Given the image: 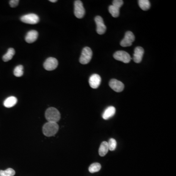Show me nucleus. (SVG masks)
Segmentation results:
<instances>
[{"label": "nucleus", "instance_id": "nucleus-1", "mask_svg": "<svg viewBox=\"0 0 176 176\" xmlns=\"http://www.w3.org/2000/svg\"><path fill=\"white\" fill-rule=\"evenodd\" d=\"M59 126L57 123L48 122L43 127V133L46 136H54L58 132Z\"/></svg>", "mask_w": 176, "mask_h": 176}, {"label": "nucleus", "instance_id": "nucleus-12", "mask_svg": "<svg viewBox=\"0 0 176 176\" xmlns=\"http://www.w3.org/2000/svg\"><path fill=\"white\" fill-rule=\"evenodd\" d=\"M144 52V49L142 47H137L136 48L133 55V61L136 63H140L142 59Z\"/></svg>", "mask_w": 176, "mask_h": 176}, {"label": "nucleus", "instance_id": "nucleus-3", "mask_svg": "<svg viewBox=\"0 0 176 176\" xmlns=\"http://www.w3.org/2000/svg\"><path fill=\"white\" fill-rule=\"evenodd\" d=\"M92 52L91 48L86 47L83 49L79 59L80 63L85 65L89 63L92 58Z\"/></svg>", "mask_w": 176, "mask_h": 176}, {"label": "nucleus", "instance_id": "nucleus-18", "mask_svg": "<svg viewBox=\"0 0 176 176\" xmlns=\"http://www.w3.org/2000/svg\"><path fill=\"white\" fill-rule=\"evenodd\" d=\"M138 3L140 8L144 11L148 10L151 7L150 1L148 0H139Z\"/></svg>", "mask_w": 176, "mask_h": 176}, {"label": "nucleus", "instance_id": "nucleus-26", "mask_svg": "<svg viewBox=\"0 0 176 176\" xmlns=\"http://www.w3.org/2000/svg\"><path fill=\"white\" fill-rule=\"evenodd\" d=\"M50 1L52 2V3H55V2L57 1V0H50Z\"/></svg>", "mask_w": 176, "mask_h": 176}, {"label": "nucleus", "instance_id": "nucleus-23", "mask_svg": "<svg viewBox=\"0 0 176 176\" xmlns=\"http://www.w3.org/2000/svg\"><path fill=\"white\" fill-rule=\"evenodd\" d=\"M108 145L109 150H110L111 151H114L116 149L117 145V143L116 139H110L109 142H108Z\"/></svg>", "mask_w": 176, "mask_h": 176}, {"label": "nucleus", "instance_id": "nucleus-14", "mask_svg": "<svg viewBox=\"0 0 176 176\" xmlns=\"http://www.w3.org/2000/svg\"><path fill=\"white\" fill-rule=\"evenodd\" d=\"M116 108L113 106H110L106 108L103 112L102 117L105 120H109V118L113 117L116 113Z\"/></svg>", "mask_w": 176, "mask_h": 176}, {"label": "nucleus", "instance_id": "nucleus-7", "mask_svg": "<svg viewBox=\"0 0 176 176\" xmlns=\"http://www.w3.org/2000/svg\"><path fill=\"white\" fill-rule=\"evenodd\" d=\"M135 40V37L132 32L128 31L125 33V36L120 42V45L123 47H130Z\"/></svg>", "mask_w": 176, "mask_h": 176}, {"label": "nucleus", "instance_id": "nucleus-17", "mask_svg": "<svg viewBox=\"0 0 176 176\" xmlns=\"http://www.w3.org/2000/svg\"><path fill=\"white\" fill-rule=\"evenodd\" d=\"M15 51L14 48H8L7 52L3 56V60L4 62H7L10 60L15 54Z\"/></svg>", "mask_w": 176, "mask_h": 176}, {"label": "nucleus", "instance_id": "nucleus-21", "mask_svg": "<svg viewBox=\"0 0 176 176\" xmlns=\"http://www.w3.org/2000/svg\"><path fill=\"white\" fill-rule=\"evenodd\" d=\"M15 171L12 168H9L6 170H0V176H14Z\"/></svg>", "mask_w": 176, "mask_h": 176}, {"label": "nucleus", "instance_id": "nucleus-11", "mask_svg": "<svg viewBox=\"0 0 176 176\" xmlns=\"http://www.w3.org/2000/svg\"><path fill=\"white\" fill-rule=\"evenodd\" d=\"M101 78L98 74H94L90 76L89 78V84L92 89H97L100 85Z\"/></svg>", "mask_w": 176, "mask_h": 176}, {"label": "nucleus", "instance_id": "nucleus-24", "mask_svg": "<svg viewBox=\"0 0 176 176\" xmlns=\"http://www.w3.org/2000/svg\"><path fill=\"white\" fill-rule=\"evenodd\" d=\"M123 4V1L122 0H114L113 1V6L120 9Z\"/></svg>", "mask_w": 176, "mask_h": 176}, {"label": "nucleus", "instance_id": "nucleus-2", "mask_svg": "<svg viewBox=\"0 0 176 176\" xmlns=\"http://www.w3.org/2000/svg\"><path fill=\"white\" fill-rule=\"evenodd\" d=\"M45 117L48 122L57 123L60 120V113L55 108L50 107L45 111Z\"/></svg>", "mask_w": 176, "mask_h": 176}, {"label": "nucleus", "instance_id": "nucleus-5", "mask_svg": "<svg viewBox=\"0 0 176 176\" xmlns=\"http://www.w3.org/2000/svg\"><path fill=\"white\" fill-rule=\"evenodd\" d=\"M20 19L23 23L32 25L36 24L40 20L38 16L34 13H30L23 15V16L21 17Z\"/></svg>", "mask_w": 176, "mask_h": 176}, {"label": "nucleus", "instance_id": "nucleus-4", "mask_svg": "<svg viewBox=\"0 0 176 176\" xmlns=\"http://www.w3.org/2000/svg\"><path fill=\"white\" fill-rule=\"evenodd\" d=\"M74 15L76 18L81 19L85 14V10L81 1L77 0L74 1Z\"/></svg>", "mask_w": 176, "mask_h": 176}, {"label": "nucleus", "instance_id": "nucleus-20", "mask_svg": "<svg viewBox=\"0 0 176 176\" xmlns=\"http://www.w3.org/2000/svg\"><path fill=\"white\" fill-rule=\"evenodd\" d=\"M109 11L110 14L114 18H117L120 15V9L113 5L109 6Z\"/></svg>", "mask_w": 176, "mask_h": 176}, {"label": "nucleus", "instance_id": "nucleus-16", "mask_svg": "<svg viewBox=\"0 0 176 176\" xmlns=\"http://www.w3.org/2000/svg\"><path fill=\"white\" fill-rule=\"evenodd\" d=\"M109 151V148L108 145V142H102L99 147L98 153L101 157H104L107 154Z\"/></svg>", "mask_w": 176, "mask_h": 176}, {"label": "nucleus", "instance_id": "nucleus-8", "mask_svg": "<svg viewBox=\"0 0 176 176\" xmlns=\"http://www.w3.org/2000/svg\"><path fill=\"white\" fill-rule=\"evenodd\" d=\"M58 61L54 57H49L44 62V67L45 70L48 71L55 70L58 66Z\"/></svg>", "mask_w": 176, "mask_h": 176}, {"label": "nucleus", "instance_id": "nucleus-15", "mask_svg": "<svg viewBox=\"0 0 176 176\" xmlns=\"http://www.w3.org/2000/svg\"><path fill=\"white\" fill-rule=\"evenodd\" d=\"M17 103V99L15 96L8 97L4 101V105L6 108H11L15 106Z\"/></svg>", "mask_w": 176, "mask_h": 176}, {"label": "nucleus", "instance_id": "nucleus-9", "mask_svg": "<svg viewBox=\"0 0 176 176\" xmlns=\"http://www.w3.org/2000/svg\"><path fill=\"white\" fill-rule=\"evenodd\" d=\"M96 25V32L98 34L102 35L106 32V26L105 25L102 17L98 16L95 19Z\"/></svg>", "mask_w": 176, "mask_h": 176}, {"label": "nucleus", "instance_id": "nucleus-6", "mask_svg": "<svg viewBox=\"0 0 176 176\" xmlns=\"http://www.w3.org/2000/svg\"><path fill=\"white\" fill-rule=\"evenodd\" d=\"M114 57L117 60L121 61L124 63H129L131 60V57L129 54L122 51L115 52L114 54Z\"/></svg>", "mask_w": 176, "mask_h": 176}, {"label": "nucleus", "instance_id": "nucleus-13", "mask_svg": "<svg viewBox=\"0 0 176 176\" xmlns=\"http://www.w3.org/2000/svg\"><path fill=\"white\" fill-rule=\"evenodd\" d=\"M38 36V33L36 30H30L26 34L25 37V40L27 43H32L37 40Z\"/></svg>", "mask_w": 176, "mask_h": 176}, {"label": "nucleus", "instance_id": "nucleus-10", "mask_svg": "<svg viewBox=\"0 0 176 176\" xmlns=\"http://www.w3.org/2000/svg\"><path fill=\"white\" fill-rule=\"evenodd\" d=\"M109 86L111 89L116 92H121L124 89V85L122 82L115 79L111 80L109 82Z\"/></svg>", "mask_w": 176, "mask_h": 176}, {"label": "nucleus", "instance_id": "nucleus-22", "mask_svg": "<svg viewBox=\"0 0 176 176\" xmlns=\"http://www.w3.org/2000/svg\"><path fill=\"white\" fill-rule=\"evenodd\" d=\"M23 67L22 65H20L15 67L14 70V76L16 77H21L23 74Z\"/></svg>", "mask_w": 176, "mask_h": 176}, {"label": "nucleus", "instance_id": "nucleus-19", "mask_svg": "<svg viewBox=\"0 0 176 176\" xmlns=\"http://www.w3.org/2000/svg\"><path fill=\"white\" fill-rule=\"evenodd\" d=\"M101 168L100 164L98 162H95L94 164H92L89 166V171L91 173H94L95 172H98Z\"/></svg>", "mask_w": 176, "mask_h": 176}, {"label": "nucleus", "instance_id": "nucleus-25", "mask_svg": "<svg viewBox=\"0 0 176 176\" xmlns=\"http://www.w3.org/2000/svg\"><path fill=\"white\" fill-rule=\"evenodd\" d=\"M19 3V0H11L10 1V4L11 7H17Z\"/></svg>", "mask_w": 176, "mask_h": 176}]
</instances>
